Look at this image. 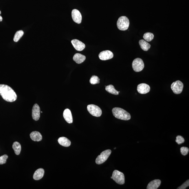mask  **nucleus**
Returning a JSON list of instances; mask_svg holds the SVG:
<instances>
[{
	"mask_svg": "<svg viewBox=\"0 0 189 189\" xmlns=\"http://www.w3.org/2000/svg\"><path fill=\"white\" fill-rule=\"evenodd\" d=\"M72 18L75 23L80 24L81 23L82 16L81 13L78 10L74 9L71 12Z\"/></svg>",
	"mask_w": 189,
	"mask_h": 189,
	"instance_id": "nucleus-10",
	"label": "nucleus"
},
{
	"mask_svg": "<svg viewBox=\"0 0 189 189\" xmlns=\"http://www.w3.org/2000/svg\"><path fill=\"white\" fill-rule=\"evenodd\" d=\"M100 79L98 76L93 75L90 80V82L92 85L98 84L100 83Z\"/></svg>",
	"mask_w": 189,
	"mask_h": 189,
	"instance_id": "nucleus-25",
	"label": "nucleus"
},
{
	"mask_svg": "<svg viewBox=\"0 0 189 189\" xmlns=\"http://www.w3.org/2000/svg\"><path fill=\"white\" fill-rule=\"evenodd\" d=\"M72 44L77 51H83L86 47V45L82 42L77 39H74L71 41Z\"/></svg>",
	"mask_w": 189,
	"mask_h": 189,
	"instance_id": "nucleus-13",
	"label": "nucleus"
},
{
	"mask_svg": "<svg viewBox=\"0 0 189 189\" xmlns=\"http://www.w3.org/2000/svg\"><path fill=\"white\" fill-rule=\"evenodd\" d=\"M12 148L16 155H18L20 154L21 151V145L19 143L17 142H14L12 145Z\"/></svg>",
	"mask_w": 189,
	"mask_h": 189,
	"instance_id": "nucleus-21",
	"label": "nucleus"
},
{
	"mask_svg": "<svg viewBox=\"0 0 189 189\" xmlns=\"http://www.w3.org/2000/svg\"><path fill=\"white\" fill-rule=\"evenodd\" d=\"M8 156L7 155H5L0 157V165H3L5 164Z\"/></svg>",
	"mask_w": 189,
	"mask_h": 189,
	"instance_id": "nucleus-28",
	"label": "nucleus"
},
{
	"mask_svg": "<svg viewBox=\"0 0 189 189\" xmlns=\"http://www.w3.org/2000/svg\"><path fill=\"white\" fill-rule=\"evenodd\" d=\"M185 141L184 138L181 135H179L176 137V140L175 142L179 145L183 143Z\"/></svg>",
	"mask_w": 189,
	"mask_h": 189,
	"instance_id": "nucleus-26",
	"label": "nucleus"
},
{
	"mask_svg": "<svg viewBox=\"0 0 189 189\" xmlns=\"http://www.w3.org/2000/svg\"><path fill=\"white\" fill-rule=\"evenodd\" d=\"M150 87L148 85L143 83L138 85L137 90L138 92L142 94H146L150 91Z\"/></svg>",
	"mask_w": 189,
	"mask_h": 189,
	"instance_id": "nucleus-12",
	"label": "nucleus"
},
{
	"mask_svg": "<svg viewBox=\"0 0 189 189\" xmlns=\"http://www.w3.org/2000/svg\"><path fill=\"white\" fill-rule=\"evenodd\" d=\"M189 186V180H188L186 181L183 184H182L181 186L178 187L177 189H185L187 187Z\"/></svg>",
	"mask_w": 189,
	"mask_h": 189,
	"instance_id": "nucleus-29",
	"label": "nucleus"
},
{
	"mask_svg": "<svg viewBox=\"0 0 189 189\" xmlns=\"http://www.w3.org/2000/svg\"><path fill=\"white\" fill-rule=\"evenodd\" d=\"M154 37V35L151 33L147 32L145 33L143 36V38L145 41L148 42L151 41Z\"/></svg>",
	"mask_w": 189,
	"mask_h": 189,
	"instance_id": "nucleus-24",
	"label": "nucleus"
},
{
	"mask_svg": "<svg viewBox=\"0 0 189 189\" xmlns=\"http://www.w3.org/2000/svg\"><path fill=\"white\" fill-rule=\"evenodd\" d=\"M114 149L115 150V149H116V148H115Z\"/></svg>",
	"mask_w": 189,
	"mask_h": 189,
	"instance_id": "nucleus-32",
	"label": "nucleus"
},
{
	"mask_svg": "<svg viewBox=\"0 0 189 189\" xmlns=\"http://www.w3.org/2000/svg\"><path fill=\"white\" fill-rule=\"evenodd\" d=\"M112 179L118 184L122 185L125 183V177L122 172L115 170L112 175Z\"/></svg>",
	"mask_w": 189,
	"mask_h": 189,
	"instance_id": "nucleus-4",
	"label": "nucleus"
},
{
	"mask_svg": "<svg viewBox=\"0 0 189 189\" xmlns=\"http://www.w3.org/2000/svg\"><path fill=\"white\" fill-rule=\"evenodd\" d=\"M161 180L159 179H155L151 181L148 184L147 187V189H157L161 184Z\"/></svg>",
	"mask_w": 189,
	"mask_h": 189,
	"instance_id": "nucleus-15",
	"label": "nucleus"
},
{
	"mask_svg": "<svg viewBox=\"0 0 189 189\" xmlns=\"http://www.w3.org/2000/svg\"><path fill=\"white\" fill-rule=\"evenodd\" d=\"M139 44L140 47L144 51H148L151 47V45L149 43L144 40H141L140 41Z\"/></svg>",
	"mask_w": 189,
	"mask_h": 189,
	"instance_id": "nucleus-20",
	"label": "nucleus"
},
{
	"mask_svg": "<svg viewBox=\"0 0 189 189\" xmlns=\"http://www.w3.org/2000/svg\"><path fill=\"white\" fill-rule=\"evenodd\" d=\"M112 113L115 118L118 119L128 120L131 118V115L129 113L121 108H113L112 109Z\"/></svg>",
	"mask_w": 189,
	"mask_h": 189,
	"instance_id": "nucleus-2",
	"label": "nucleus"
},
{
	"mask_svg": "<svg viewBox=\"0 0 189 189\" xmlns=\"http://www.w3.org/2000/svg\"><path fill=\"white\" fill-rule=\"evenodd\" d=\"M111 178L112 179V177H111Z\"/></svg>",
	"mask_w": 189,
	"mask_h": 189,
	"instance_id": "nucleus-34",
	"label": "nucleus"
},
{
	"mask_svg": "<svg viewBox=\"0 0 189 189\" xmlns=\"http://www.w3.org/2000/svg\"><path fill=\"white\" fill-rule=\"evenodd\" d=\"M41 113H43V112H42V111H41Z\"/></svg>",
	"mask_w": 189,
	"mask_h": 189,
	"instance_id": "nucleus-33",
	"label": "nucleus"
},
{
	"mask_svg": "<svg viewBox=\"0 0 189 189\" xmlns=\"http://www.w3.org/2000/svg\"><path fill=\"white\" fill-rule=\"evenodd\" d=\"M88 111L90 114L96 117L101 116L102 114V110L99 107L96 105L90 104L87 106Z\"/></svg>",
	"mask_w": 189,
	"mask_h": 189,
	"instance_id": "nucleus-6",
	"label": "nucleus"
},
{
	"mask_svg": "<svg viewBox=\"0 0 189 189\" xmlns=\"http://www.w3.org/2000/svg\"><path fill=\"white\" fill-rule=\"evenodd\" d=\"M1 11H0V14H1Z\"/></svg>",
	"mask_w": 189,
	"mask_h": 189,
	"instance_id": "nucleus-31",
	"label": "nucleus"
},
{
	"mask_svg": "<svg viewBox=\"0 0 189 189\" xmlns=\"http://www.w3.org/2000/svg\"><path fill=\"white\" fill-rule=\"evenodd\" d=\"M45 171L43 168H40L38 169L35 172L33 175V178L34 179L38 180L41 179L43 178L44 175Z\"/></svg>",
	"mask_w": 189,
	"mask_h": 189,
	"instance_id": "nucleus-17",
	"label": "nucleus"
},
{
	"mask_svg": "<svg viewBox=\"0 0 189 189\" xmlns=\"http://www.w3.org/2000/svg\"><path fill=\"white\" fill-rule=\"evenodd\" d=\"M111 153V151L110 150H107L103 151L100 155L97 157L96 159V163L98 165L101 164L107 161Z\"/></svg>",
	"mask_w": 189,
	"mask_h": 189,
	"instance_id": "nucleus-5",
	"label": "nucleus"
},
{
	"mask_svg": "<svg viewBox=\"0 0 189 189\" xmlns=\"http://www.w3.org/2000/svg\"><path fill=\"white\" fill-rule=\"evenodd\" d=\"M99 58L102 60H107L111 59L113 57V53L109 50L101 52L99 54Z\"/></svg>",
	"mask_w": 189,
	"mask_h": 189,
	"instance_id": "nucleus-9",
	"label": "nucleus"
},
{
	"mask_svg": "<svg viewBox=\"0 0 189 189\" xmlns=\"http://www.w3.org/2000/svg\"><path fill=\"white\" fill-rule=\"evenodd\" d=\"M184 88V84L181 81H177L172 83L171 88L173 92L176 94L182 93Z\"/></svg>",
	"mask_w": 189,
	"mask_h": 189,
	"instance_id": "nucleus-8",
	"label": "nucleus"
},
{
	"mask_svg": "<svg viewBox=\"0 0 189 189\" xmlns=\"http://www.w3.org/2000/svg\"><path fill=\"white\" fill-rule=\"evenodd\" d=\"M105 90L108 93L115 95H118L120 91H118L115 89L114 86L112 85H108L105 87Z\"/></svg>",
	"mask_w": 189,
	"mask_h": 189,
	"instance_id": "nucleus-22",
	"label": "nucleus"
},
{
	"mask_svg": "<svg viewBox=\"0 0 189 189\" xmlns=\"http://www.w3.org/2000/svg\"><path fill=\"white\" fill-rule=\"evenodd\" d=\"M2 20H3V18L2 17V16H0V21H2Z\"/></svg>",
	"mask_w": 189,
	"mask_h": 189,
	"instance_id": "nucleus-30",
	"label": "nucleus"
},
{
	"mask_svg": "<svg viewBox=\"0 0 189 189\" xmlns=\"http://www.w3.org/2000/svg\"><path fill=\"white\" fill-rule=\"evenodd\" d=\"M86 57L80 53H76L73 56V60L77 63L80 64L86 60Z\"/></svg>",
	"mask_w": 189,
	"mask_h": 189,
	"instance_id": "nucleus-18",
	"label": "nucleus"
},
{
	"mask_svg": "<svg viewBox=\"0 0 189 189\" xmlns=\"http://www.w3.org/2000/svg\"><path fill=\"white\" fill-rule=\"evenodd\" d=\"M24 34V32L22 31V30H20V31H18L14 35V38H13V41L15 42H17L21 39L22 36H23Z\"/></svg>",
	"mask_w": 189,
	"mask_h": 189,
	"instance_id": "nucleus-23",
	"label": "nucleus"
},
{
	"mask_svg": "<svg viewBox=\"0 0 189 189\" xmlns=\"http://www.w3.org/2000/svg\"><path fill=\"white\" fill-rule=\"evenodd\" d=\"M189 151V149L187 147H182L180 148L181 153L183 155H186L188 154Z\"/></svg>",
	"mask_w": 189,
	"mask_h": 189,
	"instance_id": "nucleus-27",
	"label": "nucleus"
},
{
	"mask_svg": "<svg viewBox=\"0 0 189 189\" xmlns=\"http://www.w3.org/2000/svg\"><path fill=\"white\" fill-rule=\"evenodd\" d=\"M58 143L61 146L68 147L71 145V142L68 138L65 137H61L58 138Z\"/></svg>",
	"mask_w": 189,
	"mask_h": 189,
	"instance_id": "nucleus-19",
	"label": "nucleus"
},
{
	"mask_svg": "<svg viewBox=\"0 0 189 189\" xmlns=\"http://www.w3.org/2000/svg\"><path fill=\"white\" fill-rule=\"evenodd\" d=\"M41 116V109L38 104H35L32 110V117L33 119L37 121L39 119Z\"/></svg>",
	"mask_w": 189,
	"mask_h": 189,
	"instance_id": "nucleus-11",
	"label": "nucleus"
},
{
	"mask_svg": "<svg viewBox=\"0 0 189 189\" xmlns=\"http://www.w3.org/2000/svg\"><path fill=\"white\" fill-rule=\"evenodd\" d=\"M0 95L5 101L10 102L16 101L17 99L16 93L8 85H0Z\"/></svg>",
	"mask_w": 189,
	"mask_h": 189,
	"instance_id": "nucleus-1",
	"label": "nucleus"
},
{
	"mask_svg": "<svg viewBox=\"0 0 189 189\" xmlns=\"http://www.w3.org/2000/svg\"><path fill=\"white\" fill-rule=\"evenodd\" d=\"M63 116L65 120L68 123L71 124L73 122L72 115L71 110L68 109H66L63 111Z\"/></svg>",
	"mask_w": 189,
	"mask_h": 189,
	"instance_id": "nucleus-14",
	"label": "nucleus"
},
{
	"mask_svg": "<svg viewBox=\"0 0 189 189\" xmlns=\"http://www.w3.org/2000/svg\"><path fill=\"white\" fill-rule=\"evenodd\" d=\"M30 137L33 141L39 142L42 140L43 137L41 133L38 131H33L30 134Z\"/></svg>",
	"mask_w": 189,
	"mask_h": 189,
	"instance_id": "nucleus-16",
	"label": "nucleus"
},
{
	"mask_svg": "<svg viewBox=\"0 0 189 189\" xmlns=\"http://www.w3.org/2000/svg\"><path fill=\"white\" fill-rule=\"evenodd\" d=\"M129 25V20L126 16H120L117 21V26L119 30L121 31H125L128 30Z\"/></svg>",
	"mask_w": 189,
	"mask_h": 189,
	"instance_id": "nucleus-3",
	"label": "nucleus"
},
{
	"mask_svg": "<svg viewBox=\"0 0 189 189\" xmlns=\"http://www.w3.org/2000/svg\"><path fill=\"white\" fill-rule=\"evenodd\" d=\"M132 67L134 71L138 72L143 70L144 64L143 60L140 58H137L133 60L132 63Z\"/></svg>",
	"mask_w": 189,
	"mask_h": 189,
	"instance_id": "nucleus-7",
	"label": "nucleus"
}]
</instances>
